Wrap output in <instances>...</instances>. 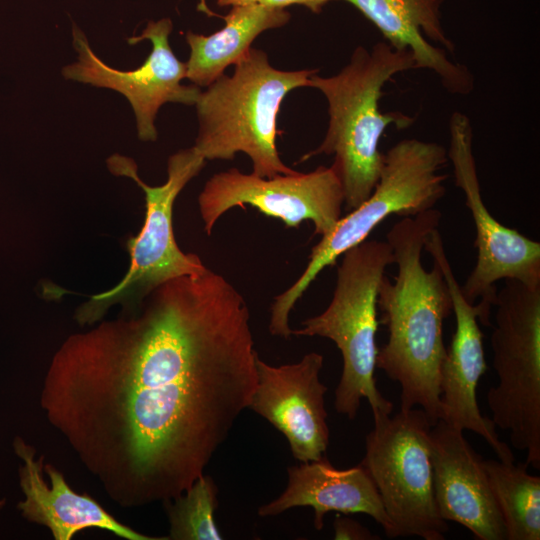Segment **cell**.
Returning a JSON list of instances; mask_svg holds the SVG:
<instances>
[{
	"label": "cell",
	"mask_w": 540,
	"mask_h": 540,
	"mask_svg": "<svg viewBox=\"0 0 540 540\" xmlns=\"http://www.w3.org/2000/svg\"><path fill=\"white\" fill-rule=\"evenodd\" d=\"M93 325L53 354L41 409L118 506L173 499L250 406L258 353L248 306L207 268Z\"/></svg>",
	"instance_id": "cell-1"
},
{
	"label": "cell",
	"mask_w": 540,
	"mask_h": 540,
	"mask_svg": "<svg viewBox=\"0 0 540 540\" xmlns=\"http://www.w3.org/2000/svg\"><path fill=\"white\" fill-rule=\"evenodd\" d=\"M435 208L403 217L387 233L397 273L381 280L377 307L388 330L378 349L376 368L400 385V409H422L434 425L441 418L440 374L447 348L444 320L453 312L448 285L439 266L421 262L427 236L438 228Z\"/></svg>",
	"instance_id": "cell-2"
},
{
	"label": "cell",
	"mask_w": 540,
	"mask_h": 540,
	"mask_svg": "<svg viewBox=\"0 0 540 540\" xmlns=\"http://www.w3.org/2000/svg\"><path fill=\"white\" fill-rule=\"evenodd\" d=\"M415 69L413 55L387 42L370 50L358 46L349 62L335 75L309 78L308 87L319 90L328 104V128L321 144L300 161L326 154L344 193V209L358 207L372 193L383 164L379 142L386 129L410 127L415 118L399 111L382 112L383 87L394 76Z\"/></svg>",
	"instance_id": "cell-3"
},
{
	"label": "cell",
	"mask_w": 540,
	"mask_h": 540,
	"mask_svg": "<svg viewBox=\"0 0 540 540\" xmlns=\"http://www.w3.org/2000/svg\"><path fill=\"white\" fill-rule=\"evenodd\" d=\"M234 66L231 76L222 74L201 91L193 147L205 160H232L242 152L259 177L296 173L277 150V117L286 95L308 86L319 70L277 69L263 50L252 47Z\"/></svg>",
	"instance_id": "cell-4"
},
{
	"label": "cell",
	"mask_w": 540,
	"mask_h": 540,
	"mask_svg": "<svg viewBox=\"0 0 540 540\" xmlns=\"http://www.w3.org/2000/svg\"><path fill=\"white\" fill-rule=\"evenodd\" d=\"M447 162V149L436 142L409 138L389 148L370 196L321 236L300 277L274 298L268 326L271 335L284 339L291 336L289 314L318 274L367 240L387 217L415 216L433 209L446 193L447 176L439 172Z\"/></svg>",
	"instance_id": "cell-5"
},
{
	"label": "cell",
	"mask_w": 540,
	"mask_h": 540,
	"mask_svg": "<svg viewBox=\"0 0 540 540\" xmlns=\"http://www.w3.org/2000/svg\"><path fill=\"white\" fill-rule=\"evenodd\" d=\"M387 241L365 240L342 255L332 300L319 315L291 330L295 336L332 340L342 355V373L335 390V410L348 419L357 416L366 399L373 416L389 415L393 404L377 388V298L386 268L393 264Z\"/></svg>",
	"instance_id": "cell-6"
},
{
	"label": "cell",
	"mask_w": 540,
	"mask_h": 540,
	"mask_svg": "<svg viewBox=\"0 0 540 540\" xmlns=\"http://www.w3.org/2000/svg\"><path fill=\"white\" fill-rule=\"evenodd\" d=\"M205 159L192 146L168 158L167 180L160 186L147 185L138 175L136 162L121 154L107 159L109 171L132 179L145 194V219L139 233L128 239L130 256L124 277L110 289L89 296L75 311L81 326L93 325L115 306L121 312L135 310L162 283L180 276L200 275L207 267L193 253H184L175 240L174 202L186 184L203 169Z\"/></svg>",
	"instance_id": "cell-7"
},
{
	"label": "cell",
	"mask_w": 540,
	"mask_h": 540,
	"mask_svg": "<svg viewBox=\"0 0 540 540\" xmlns=\"http://www.w3.org/2000/svg\"><path fill=\"white\" fill-rule=\"evenodd\" d=\"M491 334L498 383L487 392L492 422L526 463L540 468V286L505 279L496 292Z\"/></svg>",
	"instance_id": "cell-8"
},
{
	"label": "cell",
	"mask_w": 540,
	"mask_h": 540,
	"mask_svg": "<svg viewBox=\"0 0 540 540\" xmlns=\"http://www.w3.org/2000/svg\"><path fill=\"white\" fill-rule=\"evenodd\" d=\"M373 420L361 463L369 472L387 515L386 536L445 539L448 525L439 515L434 499L431 420L420 408L376 415Z\"/></svg>",
	"instance_id": "cell-9"
},
{
	"label": "cell",
	"mask_w": 540,
	"mask_h": 540,
	"mask_svg": "<svg viewBox=\"0 0 540 540\" xmlns=\"http://www.w3.org/2000/svg\"><path fill=\"white\" fill-rule=\"evenodd\" d=\"M245 205L280 219L287 228H297L302 222L311 221L314 233L323 236L342 217L344 193L331 166L270 178L231 168L210 177L198 196L206 234L212 233L225 212Z\"/></svg>",
	"instance_id": "cell-10"
},
{
	"label": "cell",
	"mask_w": 540,
	"mask_h": 540,
	"mask_svg": "<svg viewBox=\"0 0 540 540\" xmlns=\"http://www.w3.org/2000/svg\"><path fill=\"white\" fill-rule=\"evenodd\" d=\"M448 161L455 185L475 224L477 259L461 291L474 304L479 300L492 311L496 282L516 279L530 287L540 286V243L497 221L485 205L473 155L472 124L467 115L454 112L449 120Z\"/></svg>",
	"instance_id": "cell-11"
},
{
	"label": "cell",
	"mask_w": 540,
	"mask_h": 540,
	"mask_svg": "<svg viewBox=\"0 0 540 540\" xmlns=\"http://www.w3.org/2000/svg\"><path fill=\"white\" fill-rule=\"evenodd\" d=\"M173 29L169 18L149 21L138 36L127 39L130 45L149 40L152 50L144 63L134 70H118L107 65L92 50L85 33L75 24L72 44L77 61L62 69L65 79L96 87L109 88L124 95L136 119L138 138L155 141L158 137L155 119L160 107L168 102L195 105L201 90L196 85H183L186 64L169 45Z\"/></svg>",
	"instance_id": "cell-12"
},
{
	"label": "cell",
	"mask_w": 540,
	"mask_h": 540,
	"mask_svg": "<svg viewBox=\"0 0 540 540\" xmlns=\"http://www.w3.org/2000/svg\"><path fill=\"white\" fill-rule=\"evenodd\" d=\"M424 250L442 271L456 319L455 332L441 367L440 420L462 431L476 433L490 445L498 460L514 462L512 450L500 440L492 420L481 414L476 398L478 383L487 370L480 324L491 326V315L479 302L472 304L465 299L438 228L427 236Z\"/></svg>",
	"instance_id": "cell-13"
},
{
	"label": "cell",
	"mask_w": 540,
	"mask_h": 540,
	"mask_svg": "<svg viewBox=\"0 0 540 540\" xmlns=\"http://www.w3.org/2000/svg\"><path fill=\"white\" fill-rule=\"evenodd\" d=\"M323 362L317 352L281 366L256 358L257 385L249 408L285 436L293 457L302 463L321 459L329 445L327 387L320 381Z\"/></svg>",
	"instance_id": "cell-14"
},
{
	"label": "cell",
	"mask_w": 540,
	"mask_h": 540,
	"mask_svg": "<svg viewBox=\"0 0 540 540\" xmlns=\"http://www.w3.org/2000/svg\"><path fill=\"white\" fill-rule=\"evenodd\" d=\"M429 446L434 499L441 518L461 524L478 540H506L483 459L463 431L438 420L430 429Z\"/></svg>",
	"instance_id": "cell-15"
},
{
	"label": "cell",
	"mask_w": 540,
	"mask_h": 540,
	"mask_svg": "<svg viewBox=\"0 0 540 540\" xmlns=\"http://www.w3.org/2000/svg\"><path fill=\"white\" fill-rule=\"evenodd\" d=\"M19 485L24 499L17 509L28 522L46 527L55 540H70L86 529H101L127 540H169L140 533L119 522L100 503L86 493L75 492L63 474L22 437L13 440Z\"/></svg>",
	"instance_id": "cell-16"
},
{
	"label": "cell",
	"mask_w": 540,
	"mask_h": 540,
	"mask_svg": "<svg viewBox=\"0 0 540 540\" xmlns=\"http://www.w3.org/2000/svg\"><path fill=\"white\" fill-rule=\"evenodd\" d=\"M345 1L370 20L393 48L409 51L415 69L434 73L448 93L468 95L474 90L471 71L447 56L454 53L455 44L444 31L440 0Z\"/></svg>",
	"instance_id": "cell-17"
},
{
	"label": "cell",
	"mask_w": 540,
	"mask_h": 540,
	"mask_svg": "<svg viewBox=\"0 0 540 540\" xmlns=\"http://www.w3.org/2000/svg\"><path fill=\"white\" fill-rule=\"evenodd\" d=\"M312 507L314 527L321 530L324 516L330 512L362 513L382 525L389 521L378 490L362 463L340 470L323 456L319 460L303 462L288 468V483L276 499L261 505L258 515L276 516L294 507Z\"/></svg>",
	"instance_id": "cell-18"
},
{
	"label": "cell",
	"mask_w": 540,
	"mask_h": 540,
	"mask_svg": "<svg viewBox=\"0 0 540 540\" xmlns=\"http://www.w3.org/2000/svg\"><path fill=\"white\" fill-rule=\"evenodd\" d=\"M223 19L225 26L213 34L186 33L190 48L186 78L198 87L209 86L249 52L262 32L284 26L290 14L286 8L257 3L234 6Z\"/></svg>",
	"instance_id": "cell-19"
},
{
	"label": "cell",
	"mask_w": 540,
	"mask_h": 540,
	"mask_svg": "<svg viewBox=\"0 0 540 540\" xmlns=\"http://www.w3.org/2000/svg\"><path fill=\"white\" fill-rule=\"evenodd\" d=\"M483 465L503 518L506 540H539L540 477L527 471L526 462L483 460Z\"/></svg>",
	"instance_id": "cell-20"
},
{
	"label": "cell",
	"mask_w": 540,
	"mask_h": 540,
	"mask_svg": "<svg viewBox=\"0 0 540 540\" xmlns=\"http://www.w3.org/2000/svg\"><path fill=\"white\" fill-rule=\"evenodd\" d=\"M218 487L205 473L179 496L163 502L170 524L172 540H220L215 511Z\"/></svg>",
	"instance_id": "cell-21"
},
{
	"label": "cell",
	"mask_w": 540,
	"mask_h": 540,
	"mask_svg": "<svg viewBox=\"0 0 540 540\" xmlns=\"http://www.w3.org/2000/svg\"><path fill=\"white\" fill-rule=\"evenodd\" d=\"M334 539L375 540L379 537L360 523L337 515L334 522Z\"/></svg>",
	"instance_id": "cell-22"
},
{
	"label": "cell",
	"mask_w": 540,
	"mask_h": 540,
	"mask_svg": "<svg viewBox=\"0 0 540 540\" xmlns=\"http://www.w3.org/2000/svg\"><path fill=\"white\" fill-rule=\"evenodd\" d=\"M329 1L331 0H262L260 4L275 8H286L290 5H302L314 13H319Z\"/></svg>",
	"instance_id": "cell-23"
},
{
	"label": "cell",
	"mask_w": 540,
	"mask_h": 540,
	"mask_svg": "<svg viewBox=\"0 0 540 540\" xmlns=\"http://www.w3.org/2000/svg\"><path fill=\"white\" fill-rule=\"evenodd\" d=\"M262 0H216L217 5L221 7L226 6H244V5H250V4H257L260 3Z\"/></svg>",
	"instance_id": "cell-24"
},
{
	"label": "cell",
	"mask_w": 540,
	"mask_h": 540,
	"mask_svg": "<svg viewBox=\"0 0 540 540\" xmlns=\"http://www.w3.org/2000/svg\"><path fill=\"white\" fill-rule=\"evenodd\" d=\"M5 504H6V499L5 498L1 499L0 500V510L5 506Z\"/></svg>",
	"instance_id": "cell-25"
}]
</instances>
